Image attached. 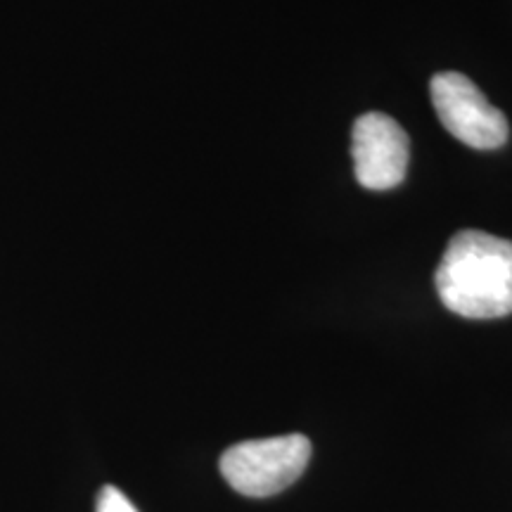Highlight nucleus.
Segmentation results:
<instances>
[{
    "label": "nucleus",
    "instance_id": "nucleus-1",
    "mask_svg": "<svg viewBox=\"0 0 512 512\" xmlns=\"http://www.w3.org/2000/svg\"><path fill=\"white\" fill-rule=\"evenodd\" d=\"M437 292L448 311L489 320L512 313V242L482 230H460L441 256Z\"/></svg>",
    "mask_w": 512,
    "mask_h": 512
},
{
    "label": "nucleus",
    "instance_id": "nucleus-2",
    "mask_svg": "<svg viewBox=\"0 0 512 512\" xmlns=\"http://www.w3.org/2000/svg\"><path fill=\"white\" fill-rule=\"evenodd\" d=\"M311 460V441L304 434L249 439L230 446L221 456V475L235 491L249 498H268L302 477Z\"/></svg>",
    "mask_w": 512,
    "mask_h": 512
},
{
    "label": "nucleus",
    "instance_id": "nucleus-3",
    "mask_svg": "<svg viewBox=\"0 0 512 512\" xmlns=\"http://www.w3.org/2000/svg\"><path fill=\"white\" fill-rule=\"evenodd\" d=\"M430 93L441 126L460 143L475 150H496L508 140V119L484 93L458 72L432 76Z\"/></svg>",
    "mask_w": 512,
    "mask_h": 512
},
{
    "label": "nucleus",
    "instance_id": "nucleus-4",
    "mask_svg": "<svg viewBox=\"0 0 512 512\" xmlns=\"http://www.w3.org/2000/svg\"><path fill=\"white\" fill-rule=\"evenodd\" d=\"M356 181L368 190H392L408 171V136L392 117L368 112L351 128Z\"/></svg>",
    "mask_w": 512,
    "mask_h": 512
},
{
    "label": "nucleus",
    "instance_id": "nucleus-5",
    "mask_svg": "<svg viewBox=\"0 0 512 512\" xmlns=\"http://www.w3.org/2000/svg\"><path fill=\"white\" fill-rule=\"evenodd\" d=\"M95 512H138V508L128 501L124 491H119L117 486H102L98 494V510Z\"/></svg>",
    "mask_w": 512,
    "mask_h": 512
}]
</instances>
